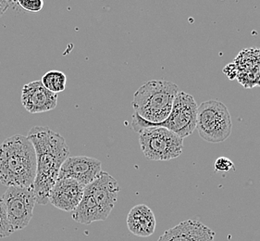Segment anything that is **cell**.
Listing matches in <instances>:
<instances>
[{
    "mask_svg": "<svg viewBox=\"0 0 260 241\" xmlns=\"http://www.w3.org/2000/svg\"><path fill=\"white\" fill-rule=\"evenodd\" d=\"M27 137L31 140L37 154V175L34 182L36 202L39 205L49 203V196L63 163L70 155L65 138L48 127L35 126Z\"/></svg>",
    "mask_w": 260,
    "mask_h": 241,
    "instance_id": "1",
    "label": "cell"
},
{
    "mask_svg": "<svg viewBox=\"0 0 260 241\" xmlns=\"http://www.w3.org/2000/svg\"><path fill=\"white\" fill-rule=\"evenodd\" d=\"M37 154L27 136L15 135L0 144V183L9 187L34 186Z\"/></svg>",
    "mask_w": 260,
    "mask_h": 241,
    "instance_id": "2",
    "label": "cell"
},
{
    "mask_svg": "<svg viewBox=\"0 0 260 241\" xmlns=\"http://www.w3.org/2000/svg\"><path fill=\"white\" fill-rule=\"evenodd\" d=\"M120 192V186L110 173L102 172L99 178L84 187L83 199L72 213L73 220L90 225L107 220L113 210Z\"/></svg>",
    "mask_w": 260,
    "mask_h": 241,
    "instance_id": "3",
    "label": "cell"
},
{
    "mask_svg": "<svg viewBox=\"0 0 260 241\" xmlns=\"http://www.w3.org/2000/svg\"><path fill=\"white\" fill-rule=\"evenodd\" d=\"M178 93L177 85L172 82L149 81L134 95L135 112L151 124H160L170 115Z\"/></svg>",
    "mask_w": 260,
    "mask_h": 241,
    "instance_id": "4",
    "label": "cell"
},
{
    "mask_svg": "<svg viewBox=\"0 0 260 241\" xmlns=\"http://www.w3.org/2000/svg\"><path fill=\"white\" fill-rule=\"evenodd\" d=\"M198 107L196 100L191 95L179 92L173 102L172 111L164 122L160 124H151L135 112L133 115L132 127L137 133L144 128L152 126L163 127L183 139L196 130Z\"/></svg>",
    "mask_w": 260,
    "mask_h": 241,
    "instance_id": "5",
    "label": "cell"
},
{
    "mask_svg": "<svg viewBox=\"0 0 260 241\" xmlns=\"http://www.w3.org/2000/svg\"><path fill=\"white\" fill-rule=\"evenodd\" d=\"M199 136L209 143L229 138L233 125L228 108L218 100H208L198 107L197 127Z\"/></svg>",
    "mask_w": 260,
    "mask_h": 241,
    "instance_id": "6",
    "label": "cell"
},
{
    "mask_svg": "<svg viewBox=\"0 0 260 241\" xmlns=\"http://www.w3.org/2000/svg\"><path fill=\"white\" fill-rule=\"evenodd\" d=\"M141 149L147 160L170 161L180 157L183 139L163 127H147L139 133Z\"/></svg>",
    "mask_w": 260,
    "mask_h": 241,
    "instance_id": "7",
    "label": "cell"
},
{
    "mask_svg": "<svg viewBox=\"0 0 260 241\" xmlns=\"http://www.w3.org/2000/svg\"><path fill=\"white\" fill-rule=\"evenodd\" d=\"M2 199L4 200L9 222L13 232L29 226L37 203L34 186L29 188L9 187Z\"/></svg>",
    "mask_w": 260,
    "mask_h": 241,
    "instance_id": "8",
    "label": "cell"
},
{
    "mask_svg": "<svg viewBox=\"0 0 260 241\" xmlns=\"http://www.w3.org/2000/svg\"><path fill=\"white\" fill-rule=\"evenodd\" d=\"M102 172V164L99 160L86 156H74L69 157L63 163L58 179H73L86 187L99 178Z\"/></svg>",
    "mask_w": 260,
    "mask_h": 241,
    "instance_id": "9",
    "label": "cell"
},
{
    "mask_svg": "<svg viewBox=\"0 0 260 241\" xmlns=\"http://www.w3.org/2000/svg\"><path fill=\"white\" fill-rule=\"evenodd\" d=\"M21 103L30 113H42L57 107V95L47 90L41 80L34 81L22 87Z\"/></svg>",
    "mask_w": 260,
    "mask_h": 241,
    "instance_id": "10",
    "label": "cell"
},
{
    "mask_svg": "<svg viewBox=\"0 0 260 241\" xmlns=\"http://www.w3.org/2000/svg\"><path fill=\"white\" fill-rule=\"evenodd\" d=\"M84 187L76 180L57 179L49 196V202L59 210L73 213L83 199Z\"/></svg>",
    "mask_w": 260,
    "mask_h": 241,
    "instance_id": "11",
    "label": "cell"
},
{
    "mask_svg": "<svg viewBox=\"0 0 260 241\" xmlns=\"http://www.w3.org/2000/svg\"><path fill=\"white\" fill-rule=\"evenodd\" d=\"M216 233L201 222L186 220L167 230L157 241H215Z\"/></svg>",
    "mask_w": 260,
    "mask_h": 241,
    "instance_id": "12",
    "label": "cell"
},
{
    "mask_svg": "<svg viewBox=\"0 0 260 241\" xmlns=\"http://www.w3.org/2000/svg\"><path fill=\"white\" fill-rule=\"evenodd\" d=\"M156 217L148 206L136 205L127 216V226L131 233L140 237H147L156 229Z\"/></svg>",
    "mask_w": 260,
    "mask_h": 241,
    "instance_id": "13",
    "label": "cell"
},
{
    "mask_svg": "<svg viewBox=\"0 0 260 241\" xmlns=\"http://www.w3.org/2000/svg\"><path fill=\"white\" fill-rule=\"evenodd\" d=\"M42 84L50 92L57 94L66 88V74L59 71H49L42 77Z\"/></svg>",
    "mask_w": 260,
    "mask_h": 241,
    "instance_id": "14",
    "label": "cell"
},
{
    "mask_svg": "<svg viewBox=\"0 0 260 241\" xmlns=\"http://www.w3.org/2000/svg\"><path fill=\"white\" fill-rule=\"evenodd\" d=\"M12 233L14 232L11 229V226L9 222L4 200L2 198H0V238L11 236Z\"/></svg>",
    "mask_w": 260,
    "mask_h": 241,
    "instance_id": "15",
    "label": "cell"
},
{
    "mask_svg": "<svg viewBox=\"0 0 260 241\" xmlns=\"http://www.w3.org/2000/svg\"><path fill=\"white\" fill-rule=\"evenodd\" d=\"M16 3L23 10L31 12H38L44 7V2L42 0H19Z\"/></svg>",
    "mask_w": 260,
    "mask_h": 241,
    "instance_id": "16",
    "label": "cell"
},
{
    "mask_svg": "<svg viewBox=\"0 0 260 241\" xmlns=\"http://www.w3.org/2000/svg\"><path fill=\"white\" fill-rule=\"evenodd\" d=\"M234 168V163L226 157H219L214 162V169L218 173H226Z\"/></svg>",
    "mask_w": 260,
    "mask_h": 241,
    "instance_id": "17",
    "label": "cell"
},
{
    "mask_svg": "<svg viewBox=\"0 0 260 241\" xmlns=\"http://www.w3.org/2000/svg\"><path fill=\"white\" fill-rule=\"evenodd\" d=\"M11 2L6 1V0H0V17H2L6 11L9 10L11 7Z\"/></svg>",
    "mask_w": 260,
    "mask_h": 241,
    "instance_id": "18",
    "label": "cell"
}]
</instances>
